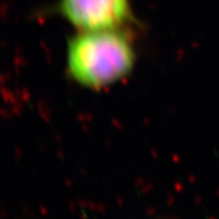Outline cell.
I'll list each match as a JSON object with an SVG mask.
<instances>
[{"mask_svg":"<svg viewBox=\"0 0 219 219\" xmlns=\"http://www.w3.org/2000/svg\"><path fill=\"white\" fill-rule=\"evenodd\" d=\"M135 62L134 45L123 29L77 32L67 43L68 75L88 89L100 91L122 81Z\"/></svg>","mask_w":219,"mask_h":219,"instance_id":"obj_1","label":"cell"},{"mask_svg":"<svg viewBox=\"0 0 219 219\" xmlns=\"http://www.w3.org/2000/svg\"><path fill=\"white\" fill-rule=\"evenodd\" d=\"M56 11L77 32L122 29L133 18L130 0H58Z\"/></svg>","mask_w":219,"mask_h":219,"instance_id":"obj_2","label":"cell"}]
</instances>
